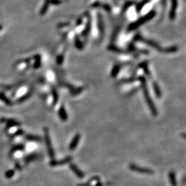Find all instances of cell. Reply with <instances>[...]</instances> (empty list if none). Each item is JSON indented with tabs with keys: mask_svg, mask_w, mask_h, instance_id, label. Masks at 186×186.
Instances as JSON below:
<instances>
[{
	"mask_svg": "<svg viewBox=\"0 0 186 186\" xmlns=\"http://www.w3.org/2000/svg\"><path fill=\"white\" fill-rule=\"evenodd\" d=\"M138 80L141 83V88H142V90L143 92L144 97H145L146 101L147 103V104H148V105L150 110L152 116H157L158 112H157V108H156V106H155V105L154 104V101H152V99H151L150 94L146 77L144 76H139L138 77Z\"/></svg>",
	"mask_w": 186,
	"mask_h": 186,
	"instance_id": "cell-1",
	"label": "cell"
},
{
	"mask_svg": "<svg viewBox=\"0 0 186 186\" xmlns=\"http://www.w3.org/2000/svg\"><path fill=\"white\" fill-rule=\"evenodd\" d=\"M155 16H156V11L155 10L150 11L148 13H147L146 15L141 17H140L139 19H138L137 21H135L130 24H129V26H127V31L131 32L133 31V30L137 29L138 28H139L141 26V25L145 24L146 22H148L150 20H151V19L154 18Z\"/></svg>",
	"mask_w": 186,
	"mask_h": 186,
	"instance_id": "cell-2",
	"label": "cell"
},
{
	"mask_svg": "<svg viewBox=\"0 0 186 186\" xmlns=\"http://www.w3.org/2000/svg\"><path fill=\"white\" fill-rule=\"evenodd\" d=\"M133 40H134L135 41H141V42H143L146 44V45H148L149 46L152 47V48H154L155 50H157V51L163 52V50H164V48H162V47L159 45V43H157V41H154L153 40L144 38L142 35L139 34V33L137 35H135Z\"/></svg>",
	"mask_w": 186,
	"mask_h": 186,
	"instance_id": "cell-3",
	"label": "cell"
},
{
	"mask_svg": "<svg viewBox=\"0 0 186 186\" xmlns=\"http://www.w3.org/2000/svg\"><path fill=\"white\" fill-rule=\"evenodd\" d=\"M44 136H45L46 145L47 150H48L49 157L52 160H53L55 158V151L52 146L51 137H50V134H49V130L47 128V127H44Z\"/></svg>",
	"mask_w": 186,
	"mask_h": 186,
	"instance_id": "cell-4",
	"label": "cell"
},
{
	"mask_svg": "<svg viewBox=\"0 0 186 186\" xmlns=\"http://www.w3.org/2000/svg\"><path fill=\"white\" fill-rule=\"evenodd\" d=\"M129 168L130 169V170L136 172V173H138L146 174H154V171L152 170L151 169L140 167V166L135 165V164H134V163H130V164L129 165Z\"/></svg>",
	"mask_w": 186,
	"mask_h": 186,
	"instance_id": "cell-5",
	"label": "cell"
},
{
	"mask_svg": "<svg viewBox=\"0 0 186 186\" xmlns=\"http://www.w3.org/2000/svg\"><path fill=\"white\" fill-rule=\"evenodd\" d=\"M72 159H73L72 157L69 156V157H66L65 159H63L59 161H57L55 159L51 160V161L50 162V165L52 166V167H56V166L65 165V164H66V163H70L72 161Z\"/></svg>",
	"mask_w": 186,
	"mask_h": 186,
	"instance_id": "cell-6",
	"label": "cell"
},
{
	"mask_svg": "<svg viewBox=\"0 0 186 186\" xmlns=\"http://www.w3.org/2000/svg\"><path fill=\"white\" fill-rule=\"evenodd\" d=\"M97 27L99 30V35L100 38H103V36L104 35V22L103 21V17L101 14L99 13L97 14Z\"/></svg>",
	"mask_w": 186,
	"mask_h": 186,
	"instance_id": "cell-7",
	"label": "cell"
},
{
	"mask_svg": "<svg viewBox=\"0 0 186 186\" xmlns=\"http://www.w3.org/2000/svg\"><path fill=\"white\" fill-rule=\"evenodd\" d=\"M177 6H178V0H172L171 10L169 13V18L171 20H174L176 18V13Z\"/></svg>",
	"mask_w": 186,
	"mask_h": 186,
	"instance_id": "cell-8",
	"label": "cell"
},
{
	"mask_svg": "<svg viewBox=\"0 0 186 186\" xmlns=\"http://www.w3.org/2000/svg\"><path fill=\"white\" fill-rule=\"evenodd\" d=\"M80 139H81V135H80L79 134H77L74 135V137H73V140H72L71 143H70V145H69V147H68L70 150H74V149H76V148L79 144Z\"/></svg>",
	"mask_w": 186,
	"mask_h": 186,
	"instance_id": "cell-9",
	"label": "cell"
},
{
	"mask_svg": "<svg viewBox=\"0 0 186 186\" xmlns=\"http://www.w3.org/2000/svg\"><path fill=\"white\" fill-rule=\"evenodd\" d=\"M70 168L71 170L73 172L74 174L78 177L79 179H83L84 177V174L83 172L80 170V169L77 167L76 165H74V163H70Z\"/></svg>",
	"mask_w": 186,
	"mask_h": 186,
	"instance_id": "cell-10",
	"label": "cell"
},
{
	"mask_svg": "<svg viewBox=\"0 0 186 186\" xmlns=\"http://www.w3.org/2000/svg\"><path fill=\"white\" fill-rule=\"evenodd\" d=\"M87 14H88V21H87V23H86V25H85V28L84 29V30H83L82 32V35L84 37H87V36L88 35V34H89V33H90V30H91V18H90V17L89 13H88Z\"/></svg>",
	"mask_w": 186,
	"mask_h": 186,
	"instance_id": "cell-11",
	"label": "cell"
},
{
	"mask_svg": "<svg viewBox=\"0 0 186 186\" xmlns=\"http://www.w3.org/2000/svg\"><path fill=\"white\" fill-rule=\"evenodd\" d=\"M138 68L143 69L144 73H145L147 76L149 77H151V73H150V72L149 68H148V62H147V61H144V62L140 63L138 66Z\"/></svg>",
	"mask_w": 186,
	"mask_h": 186,
	"instance_id": "cell-12",
	"label": "cell"
},
{
	"mask_svg": "<svg viewBox=\"0 0 186 186\" xmlns=\"http://www.w3.org/2000/svg\"><path fill=\"white\" fill-rule=\"evenodd\" d=\"M58 113H59V117L63 121H66L68 120V114H67V112H66L65 107L63 106V105H61Z\"/></svg>",
	"mask_w": 186,
	"mask_h": 186,
	"instance_id": "cell-13",
	"label": "cell"
},
{
	"mask_svg": "<svg viewBox=\"0 0 186 186\" xmlns=\"http://www.w3.org/2000/svg\"><path fill=\"white\" fill-rule=\"evenodd\" d=\"M108 50L111 52H116V53H120V54H123V53H127V52L126 51H123V49H121V48H119L114 44H110L108 47Z\"/></svg>",
	"mask_w": 186,
	"mask_h": 186,
	"instance_id": "cell-14",
	"label": "cell"
},
{
	"mask_svg": "<svg viewBox=\"0 0 186 186\" xmlns=\"http://www.w3.org/2000/svg\"><path fill=\"white\" fill-rule=\"evenodd\" d=\"M51 94L52 97V99H53V101H52V105H55L57 104L58 100H59V94H58L56 88L53 86L51 87Z\"/></svg>",
	"mask_w": 186,
	"mask_h": 186,
	"instance_id": "cell-15",
	"label": "cell"
},
{
	"mask_svg": "<svg viewBox=\"0 0 186 186\" xmlns=\"http://www.w3.org/2000/svg\"><path fill=\"white\" fill-rule=\"evenodd\" d=\"M152 88H153L154 91L155 93V95L157 96V98L160 99L162 96V93H161V90L160 88H159V85H158V84L156 82H152Z\"/></svg>",
	"mask_w": 186,
	"mask_h": 186,
	"instance_id": "cell-16",
	"label": "cell"
},
{
	"mask_svg": "<svg viewBox=\"0 0 186 186\" xmlns=\"http://www.w3.org/2000/svg\"><path fill=\"white\" fill-rule=\"evenodd\" d=\"M1 121L6 122L7 123L8 126L11 127H15V126H20V123H19L18 121H17L14 119H2Z\"/></svg>",
	"mask_w": 186,
	"mask_h": 186,
	"instance_id": "cell-17",
	"label": "cell"
},
{
	"mask_svg": "<svg viewBox=\"0 0 186 186\" xmlns=\"http://www.w3.org/2000/svg\"><path fill=\"white\" fill-rule=\"evenodd\" d=\"M121 70V66L119 64H116L115 66H113V68L112 69V71H111V77H113V78H115L116 76L118 75V74L119 73V72H120Z\"/></svg>",
	"mask_w": 186,
	"mask_h": 186,
	"instance_id": "cell-18",
	"label": "cell"
},
{
	"mask_svg": "<svg viewBox=\"0 0 186 186\" xmlns=\"http://www.w3.org/2000/svg\"><path fill=\"white\" fill-rule=\"evenodd\" d=\"M150 2V0H143L142 2L137 4V6H136V12L138 13H140L141 9H142V8Z\"/></svg>",
	"mask_w": 186,
	"mask_h": 186,
	"instance_id": "cell-19",
	"label": "cell"
},
{
	"mask_svg": "<svg viewBox=\"0 0 186 186\" xmlns=\"http://www.w3.org/2000/svg\"><path fill=\"white\" fill-rule=\"evenodd\" d=\"M50 0H45V2H44V4L41 8V11H40V14L41 15H44L45 14L47 13V11L48 10V8L50 6Z\"/></svg>",
	"mask_w": 186,
	"mask_h": 186,
	"instance_id": "cell-20",
	"label": "cell"
},
{
	"mask_svg": "<svg viewBox=\"0 0 186 186\" xmlns=\"http://www.w3.org/2000/svg\"><path fill=\"white\" fill-rule=\"evenodd\" d=\"M169 179L170 180L172 186H177L176 175L173 171H171L170 173H169Z\"/></svg>",
	"mask_w": 186,
	"mask_h": 186,
	"instance_id": "cell-21",
	"label": "cell"
},
{
	"mask_svg": "<svg viewBox=\"0 0 186 186\" xmlns=\"http://www.w3.org/2000/svg\"><path fill=\"white\" fill-rule=\"evenodd\" d=\"M74 45H75L76 48L79 50V51H82V50H83V48H84V44H83L82 41L77 35L75 37V40H74Z\"/></svg>",
	"mask_w": 186,
	"mask_h": 186,
	"instance_id": "cell-22",
	"label": "cell"
},
{
	"mask_svg": "<svg viewBox=\"0 0 186 186\" xmlns=\"http://www.w3.org/2000/svg\"><path fill=\"white\" fill-rule=\"evenodd\" d=\"M178 50H179L178 47L176 46H173L164 48V50H163V52H165V53H173V52H176L178 51Z\"/></svg>",
	"mask_w": 186,
	"mask_h": 186,
	"instance_id": "cell-23",
	"label": "cell"
},
{
	"mask_svg": "<svg viewBox=\"0 0 186 186\" xmlns=\"http://www.w3.org/2000/svg\"><path fill=\"white\" fill-rule=\"evenodd\" d=\"M25 139L28 141H41V139L39 137V136L31 135H26Z\"/></svg>",
	"mask_w": 186,
	"mask_h": 186,
	"instance_id": "cell-24",
	"label": "cell"
},
{
	"mask_svg": "<svg viewBox=\"0 0 186 186\" xmlns=\"http://www.w3.org/2000/svg\"><path fill=\"white\" fill-rule=\"evenodd\" d=\"M0 99H1L2 101H4L6 104H7L8 105H12V102H11L9 99L7 98L6 96L4 93H0Z\"/></svg>",
	"mask_w": 186,
	"mask_h": 186,
	"instance_id": "cell-25",
	"label": "cell"
},
{
	"mask_svg": "<svg viewBox=\"0 0 186 186\" xmlns=\"http://www.w3.org/2000/svg\"><path fill=\"white\" fill-rule=\"evenodd\" d=\"M35 62L34 63V68H39L41 66V56L39 55H37L35 56Z\"/></svg>",
	"mask_w": 186,
	"mask_h": 186,
	"instance_id": "cell-26",
	"label": "cell"
},
{
	"mask_svg": "<svg viewBox=\"0 0 186 186\" xmlns=\"http://www.w3.org/2000/svg\"><path fill=\"white\" fill-rule=\"evenodd\" d=\"M83 90H84V87H79V88L74 87V89H73L70 91V93L72 95L75 96V95H77V94L81 93Z\"/></svg>",
	"mask_w": 186,
	"mask_h": 186,
	"instance_id": "cell-27",
	"label": "cell"
},
{
	"mask_svg": "<svg viewBox=\"0 0 186 186\" xmlns=\"http://www.w3.org/2000/svg\"><path fill=\"white\" fill-rule=\"evenodd\" d=\"M136 3L132 1H128V2H126L125 3V4L123 5V8H122V11H123V12H125V11H126L127 9H128V8L131 6H133Z\"/></svg>",
	"mask_w": 186,
	"mask_h": 186,
	"instance_id": "cell-28",
	"label": "cell"
},
{
	"mask_svg": "<svg viewBox=\"0 0 186 186\" xmlns=\"http://www.w3.org/2000/svg\"><path fill=\"white\" fill-rule=\"evenodd\" d=\"M99 7L103 8L105 11H107V12H108V13L111 12V10H112V8H111L110 6L108 4H103V3H100Z\"/></svg>",
	"mask_w": 186,
	"mask_h": 186,
	"instance_id": "cell-29",
	"label": "cell"
},
{
	"mask_svg": "<svg viewBox=\"0 0 186 186\" xmlns=\"http://www.w3.org/2000/svg\"><path fill=\"white\" fill-rule=\"evenodd\" d=\"M31 94H32V93L30 92H28V93L27 94H24V95L21 97V98H20L19 99H18L17 100V102H19V103H21V102H23V101H26V100H27L29 98V97L31 96Z\"/></svg>",
	"mask_w": 186,
	"mask_h": 186,
	"instance_id": "cell-30",
	"label": "cell"
},
{
	"mask_svg": "<svg viewBox=\"0 0 186 186\" xmlns=\"http://www.w3.org/2000/svg\"><path fill=\"white\" fill-rule=\"evenodd\" d=\"M37 157H38L37 154H30V156H28L27 158H26V159H25V161H26V163H29L30 161H32L36 159Z\"/></svg>",
	"mask_w": 186,
	"mask_h": 186,
	"instance_id": "cell-31",
	"label": "cell"
},
{
	"mask_svg": "<svg viewBox=\"0 0 186 186\" xmlns=\"http://www.w3.org/2000/svg\"><path fill=\"white\" fill-rule=\"evenodd\" d=\"M63 59H64V55H63V53L59 55V56L57 57V63L58 65H61L63 62Z\"/></svg>",
	"mask_w": 186,
	"mask_h": 186,
	"instance_id": "cell-32",
	"label": "cell"
},
{
	"mask_svg": "<svg viewBox=\"0 0 186 186\" xmlns=\"http://www.w3.org/2000/svg\"><path fill=\"white\" fill-rule=\"evenodd\" d=\"M15 170H8V171H7L6 173V174H5V175H6V177H7V178H11V177H12L13 175H14V174H15Z\"/></svg>",
	"mask_w": 186,
	"mask_h": 186,
	"instance_id": "cell-33",
	"label": "cell"
},
{
	"mask_svg": "<svg viewBox=\"0 0 186 186\" xmlns=\"http://www.w3.org/2000/svg\"><path fill=\"white\" fill-rule=\"evenodd\" d=\"M62 3V0H50V4L52 5H59Z\"/></svg>",
	"mask_w": 186,
	"mask_h": 186,
	"instance_id": "cell-34",
	"label": "cell"
},
{
	"mask_svg": "<svg viewBox=\"0 0 186 186\" xmlns=\"http://www.w3.org/2000/svg\"><path fill=\"white\" fill-rule=\"evenodd\" d=\"M24 150V146L21 145H19L15 147H14V148L12 149V150H11V153H13L14 151L16 150Z\"/></svg>",
	"mask_w": 186,
	"mask_h": 186,
	"instance_id": "cell-35",
	"label": "cell"
},
{
	"mask_svg": "<svg viewBox=\"0 0 186 186\" xmlns=\"http://www.w3.org/2000/svg\"><path fill=\"white\" fill-rule=\"evenodd\" d=\"M136 80V78H130V79H123L121 80V82L122 83H132V82H134Z\"/></svg>",
	"mask_w": 186,
	"mask_h": 186,
	"instance_id": "cell-36",
	"label": "cell"
},
{
	"mask_svg": "<svg viewBox=\"0 0 186 186\" xmlns=\"http://www.w3.org/2000/svg\"><path fill=\"white\" fill-rule=\"evenodd\" d=\"M128 48L130 50V51L131 52H134V51H137V48L135 46V45L133 44H130V45L128 46Z\"/></svg>",
	"mask_w": 186,
	"mask_h": 186,
	"instance_id": "cell-37",
	"label": "cell"
},
{
	"mask_svg": "<svg viewBox=\"0 0 186 186\" xmlns=\"http://www.w3.org/2000/svg\"><path fill=\"white\" fill-rule=\"evenodd\" d=\"M82 23H83V18L81 17L78 18V19H77V21H76V26H79L80 25H81Z\"/></svg>",
	"mask_w": 186,
	"mask_h": 186,
	"instance_id": "cell-38",
	"label": "cell"
},
{
	"mask_svg": "<svg viewBox=\"0 0 186 186\" xmlns=\"http://www.w3.org/2000/svg\"><path fill=\"white\" fill-rule=\"evenodd\" d=\"M69 25H70V23H62L59 24V27H66V26H69Z\"/></svg>",
	"mask_w": 186,
	"mask_h": 186,
	"instance_id": "cell-39",
	"label": "cell"
},
{
	"mask_svg": "<svg viewBox=\"0 0 186 186\" xmlns=\"http://www.w3.org/2000/svg\"><path fill=\"white\" fill-rule=\"evenodd\" d=\"M2 26H0V30H2Z\"/></svg>",
	"mask_w": 186,
	"mask_h": 186,
	"instance_id": "cell-40",
	"label": "cell"
}]
</instances>
